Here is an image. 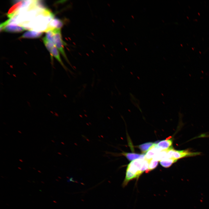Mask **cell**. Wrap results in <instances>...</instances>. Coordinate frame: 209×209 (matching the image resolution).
I'll use <instances>...</instances> for the list:
<instances>
[{"label": "cell", "instance_id": "4fadbf2b", "mask_svg": "<svg viewBox=\"0 0 209 209\" xmlns=\"http://www.w3.org/2000/svg\"><path fill=\"white\" fill-rule=\"evenodd\" d=\"M42 40L45 46L50 54L52 48L55 45L52 42L48 40L46 37H43Z\"/></svg>", "mask_w": 209, "mask_h": 209}, {"label": "cell", "instance_id": "ac0fdd59", "mask_svg": "<svg viewBox=\"0 0 209 209\" xmlns=\"http://www.w3.org/2000/svg\"><path fill=\"white\" fill-rule=\"evenodd\" d=\"M51 141L52 142H53V143H54V142H54V141H53V140H51Z\"/></svg>", "mask_w": 209, "mask_h": 209}, {"label": "cell", "instance_id": "ba28073f", "mask_svg": "<svg viewBox=\"0 0 209 209\" xmlns=\"http://www.w3.org/2000/svg\"><path fill=\"white\" fill-rule=\"evenodd\" d=\"M42 32H37L33 30H29L24 33L21 37V38H35L40 37Z\"/></svg>", "mask_w": 209, "mask_h": 209}, {"label": "cell", "instance_id": "9c48e42d", "mask_svg": "<svg viewBox=\"0 0 209 209\" xmlns=\"http://www.w3.org/2000/svg\"><path fill=\"white\" fill-rule=\"evenodd\" d=\"M122 155L125 156L129 160L133 161L138 159H144V154H139L134 153L123 152Z\"/></svg>", "mask_w": 209, "mask_h": 209}, {"label": "cell", "instance_id": "5bb4252c", "mask_svg": "<svg viewBox=\"0 0 209 209\" xmlns=\"http://www.w3.org/2000/svg\"><path fill=\"white\" fill-rule=\"evenodd\" d=\"M148 169L149 172L154 169L157 166L158 161L153 158L149 161Z\"/></svg>", "mask_w": 209, "mask_h": 209}, {"label": "cell", "instance_id": "7c38bea8", "mask_svg": "<svg viewBox=\"0 0 209 209\" xmlns=\"http://www.w3.org/2000/svg\"><path fill=\"white\" fill-rule=\"evenodd\" d=\"M154 144L152 142L147 143L139 145L138 147L143 152H145L148 151Z\"/></svg>", "mask_w": 209, "mask_h": 209}, {"label": "cell", "instance_id": "30bf717a", "mask_svg": "<svg viewBox=\"0 0 209 209\" xmlns=\"http://www.w3.org/2000/svg\"><path fill=\"white\" fill-rule=\"evenodd\" d=\"M167 153V149L162 150L157 154L153 158L158 161H160L168 158Z\"/></svg>", "mask_w": 209, "mask_h": 209}, {"label": "cell", "instance_id": "52a82bcc", "mask_svg": "<svg viewBox=\"0 0 209 209\" xmlns=\"http://www.w3.org/2000/svg\"><path fill=\"white\" fill-rule=\"evenodd\" d=\"M172 143V139L169 137L159 142L156 144V146L161 150H167L171 147Z\"/></svg>", "mask_w": 209, "mask_h": 209}, {"label": "cell", "instance_id": "3957f363", "mask_svg": "<svg viewBox=\"0 0 209 209\" xmlns=\"http://www.w3.org/2000/svg\"><path fill=\"white\" fill-rule=\"evenodd\" d=\"M197 152H192L188 150H177L174 149L171 147L167 149V158H168L178 159L185 157L194 156L198 154Z\"/></svg>", "mask_w": 209, "mask_h": 209}, {"label": "cell", "instance_id": "5b68a950", "mask_svg": "<svg viewBox=\"0 0 209 209\" xmlns=\"http://www.w3.org/2000/svg\"><path fill=\"white\" fill-rule=\"evenodd\" d=\"M3 31L9 33H20L25 30L24 28L21 26L12 22L9 23L2 29Z\"/></svg>", "mask_w": 209, "mask_h": 209}, {"label": "cell", "instance_id": "7a4b0ae2", "mask_svg": "<svg viewBox=\"0 0 209 209\" xmlns=\"http://www.w3.org/2000/svg\"><path fill=\"white\" fill-rule=\"evenodd\" d=\"M53 30L54 33L55 45L67 62L72 66L65 52L64 46L66 44L62 39L60 29L55 28Z\"/></svg>", "mask_w": 209, "mask_h": 209}, {"label": "cell", "instance_id": "8fae6325", "mask_svg": "<svg viewBox=\"0 0 209 209\" xmlns=\"http://www.w3.org/2000/svg\"><path fill=\"white\" fill-rule=\"evenodd\" d=\"M177 160L173 159L167 158L160 162L161 165L165 167H170L173 163L176 162Z\"/></svg>", "mask_w": 209, "mask_h": 209}, {"label": "cell", "instance_id": "8992f818", "mask_svg": "<svg viewBox=\"0 0 209 209\" xmlns=\"http://www.w3.org/2000/svg\"><path fill=\"white\" fill-rule=\"evenodd\" d=\"M50 54L51 56V59H52V56H53L56 59L65 71H70L65 66L62 61L60 56L59 51L55 46L52 48Z\"/></svg>", "mask_w": 209, "mask_h": 209}, {"label": "cell", "instance_id": "6da1fadb", "mask_svg": "<svg viewBox=\"0 0 209 209\" xmlns=\"http://www.w3.org/2000/svg\"><path fill=\"white\" fill-rule=\"evenodd\" d=\"M144 159H138L132 161L128 165L125 178L122 184L123 187L134 179H138L142 174L141 169Z\"/></svg>", "mask_w": 209, "mask_h": 209}, {"label": "cell", "instance_id": "277c9868", "mask_svg": "<svg viewBox=\"0 0 209 209\" xmlns=\"http://www.w3.org/2000/svg\"><path fill=\"white\" fill-rule=\"evenodd\" d=\"M31 0H21L16 1L15 4L9 9L7 13L9 19H11L16 15L22 8L28 5L32 2Z\"/></svg>", "mask_w": 209, "mask_h": 209}, {"label": "cell", "instance_id": "e0dca14e", "mask_svg": "<svg viewBox=\"0 0 209 209\" xmlns=\"http://www.w3.org/2000/svg\"><path fill=\"white\" fill-rule=\"evenodd\" d=\"M18 132H19V133H20V134H21V131H18Z\"/></svg>", "mask_w": 209, "mask_h": 209}, {"label": "cell", "instance_id": "9a60e30c", "mask_svg": "<svg viewBox=\"0 0 209 209\" xmlns=\"http://www.w3.org/2000/svg\"><path fill=\"white\" fill-rule=\"evenodd\" d=\"M45 37L48 40L54 44V33L53 29L46 32Z\"/></svg>", "mask_w": 209, "mask_h": 209}, {"label": "cell", "instance_id": "2e32d148", "mask_svg": "<svg viewBox=\"0 0 209 209\" xmlns=\"http://www.w3.org/2000/svg\"><path fill=\"white\" fill-rule=\"evenodd\" d=\"M19 161H21V162H23V161L22 159H19Z\"/></svg>", "mask_w": 209, "mask_h": 209}]
</instances>
